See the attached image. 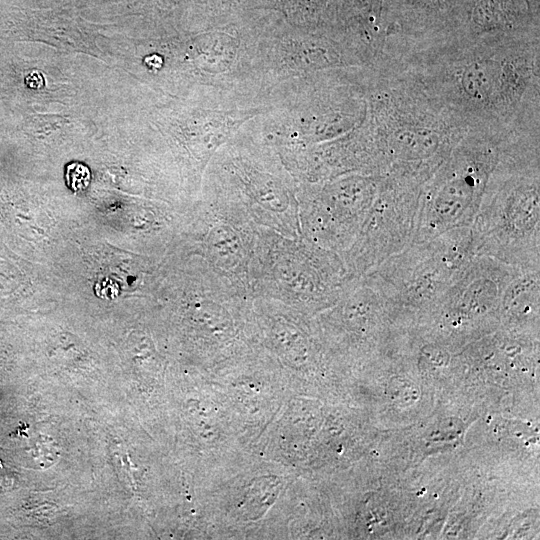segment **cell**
I'll return each instance as SVG.
<instances>
[{
	"mask_svg": "<svg viewBox=\"0 0 540 540\" xmlns=\"http://www.w3.org/2000/svg\"><path fill=\"white\" fill-rule=\"evenodd\" d=\"M470 227L477 255L521 270L540 269L538 141L506 148Z\"/></svg>",
	"mask_w": 540,
	"mask_h": 540,
	"instance_id": "7a4b0ae2",
	"label": "cell"
},
{
	"mask_svg": "<svg viewBox=\"0 0 540 540\" xmlns=\"http://www.w3.org/2000/svg\"><path fill=\"white\" fill-rule=\"evenodd\" d=\"M513 136L468 129L421 188L413 242L470 227L488 180Z\"/></svg>",
	"mask_w": 540,
	"mask_h": 540,
	"instance_id": "5b68a950",
	"label": "cell"
},
{
	"mask_svg": "<svg viewBox=\"0 0 540 540\" xmlns=\"http://www.w3.org/2000/svg\"><path fill=\"white\" fill-rule=\"evenodd\" d=\"M197 214L200 258L252 297L251 266L259 227L240 210L204 196Z\"/></svg>",
	"mask_w": 540,
	"mask_h": 540,
	"instance_id": "8fae6325",
	"label": "cell"
},
{
	"mask_svg": "<svg viewBox=\"0 0 540 540\" xmlns=\"http://www.w3.org/2000/svg\"><path fill=\"white\" fill-rule=\"evenodd\" d=\"M353 277L339 254L303 236L291 238L258 228L252 297L277 300L314 316L333 305Z\"/></svg>",
	"mask_w": 540,
	"mask_h": 540,
	"instance_id": "277c9868",
	"label": "cell"
},
{
	"mask_svg": "<svg viewBox=\"0 0 540 540\" xmlns=\"http://www.w3.org/2000/svg\"><path fill=\"white\" fill-rule=\"evenodd\" d=\"M399 69L467 129L539 134L538 38L433 43Z\"/></svg>",
	"mask_w": 540,
	"mask_h": 540,
	"instance_id": "6da1fadb",
	"label": "cell"
},
{
	"mask_svg": "<svg viewBox=\"0 0 540 540\" xmlns=\"http://www.w3.org/2000/svg\"><path fill=\"white\" fill-rule=\"evenodd\" d=\"M382 175L351 173L298 186L299 222L310 243L340 256L357 240Z\"/></svg>",
	"mask_w": 540,
	"mask_h": 540,
	"instance_id": "52a82bcc",
	"label": "cell"
},
{
	"mask_svg": "<svg viewBox=\"0 0 540 540\" xmlns=\"http://www.w3.org/2000/svg\"><path fill=\"white\" fill-rule=\"evenodd\" d=\"M261 50L266 95L275 85L289 80L331 70L367 68L340 38L262 34Z\"/></svg>",
	"mask_w": 540,
	"mask_h": 540,
	"instance_id": "7c38bea8",
	"label": "cell"
},
{
	"mask_svg": "<svg viewBox=\"0 0 540 540\" xmlns=\"http://www.w3.org/2000/svg\"><path fill=\"white\" fill-rule=\"evenodd\" d=\"M540 269L519 270L507 284L499 313L509 322L538 318Z\"/></svg>",
	"mask_w": 540,
	"mask_h": 540,
	"instance_id": "5bb4252c",
	"label": "cell"
},
{
	"mask_svg": "<svg viewBox=\"0 0 540 540\" xmlns=\"http://www.w3.org/2000/svg\"><path fill=\"white\" fill-rule=\"evenodd\" d=\"M478 256L471 227L413 242L362 277L391 311L433 313L471 260Z\"/></svg>",
	"mask_w": 540,
	"mask_h": 540,
	"instance_id": "8992f818",
	"label": "cell"
},
{
	"mask_svg": "<svg viewBox=\"0 0 540 540\" xmlns=\"http://www.w3.org/2000/svg\"><path fill=\"white\" fill-rule=\"evenodd\" d=\"M252 317L257 349L283 370L295 392L320 353L313 316L277 300L252 297Z\"/></svg>",
	"mask_w": 540,
	"mask_h": 540,
	"instance_id": "30bf717a",
	"label": "cell"
},
{
	"mask_svg": "<svg viewBox=\"0 0 540 540\" xmlns=\"http://www.w3.org/2000/svg\"><path fill=\"white\" fill-rule=\"evenodd\" d=\"M234 420L256 450L293 393L283 370L258 349L209 375Z\"/></svg>",
	"mask_w": 540,
	"mask_h": 540,
	"instance_id": "9c48e42d",
	"label": "cell"
},
{
	"mask_svg": "<svg viewBox=\"0 0 540 540\" xmlns=\"http://www.w3.org/2000/svg\"><path fill=\"white\" fill-rule=\"evenodd\" d=\"M298 186L276 151L243 126L209 161L201 193L240 210L257 227L298 238Z\"/></svg>",
	"mask_w": 540,
	"mask_h": 540,
	"instance_id": "3957f363",
	"label": "cell"
},
{
	"mask_svg": "<svg viewBox=\"0 0 540 540\" xmlns=\"http://www.w3.org/2000/svg\"><path fill=\"white\" fill-rule=\"evenodd\" d=\"M519 270L488 256H475L433 313L451 329L498 314L504 290Z\"/></svg>",
	"mask_w": 540,
	"mask_h": 540,
	"instance_id": "4fadbf2b",
	"label": "cell"
},
{
	"mask_svg": "<svg viewBox=\"0 0 540 540\" xmlns=\"http://www.w3.org/2000/svg\"><path fill=\"white\" fill-rule=\"evenodd\" d=\"M424 182L412 176L382 175L357 240L341 256L352 276L365 275L413 243Z\"/></svg>",
	"mask_w": 540,
	"mask_h": 540,
	"instance_id": "ba28073f",
	"label": "cell"
}]
</instances>
